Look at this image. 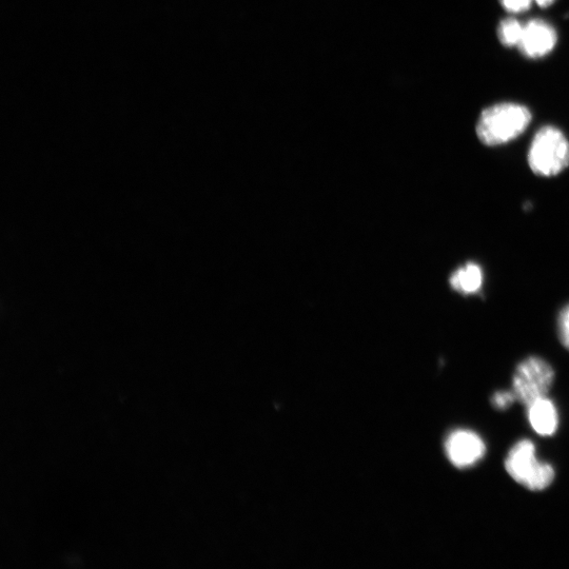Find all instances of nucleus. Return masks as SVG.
Returning <instances> with one entry per match:
<instances>
[{
    "instance_id": "f03ea898",
    "label": "nucleus",
    "mask_w": 569,
    "mask_h": 569,
    "mask_svg": "<svg viewBox=\"0 0 569 569\" xmlns=\"http://www.w3.org/2000/svg\"><path fill=\"white\" fill-rule=\"evenodd\" d=\"M532 171L543 178L560 174L569 166V142L554 126L538 130L527 155Z\"/></svg>"
},
{
    "instance_id": "ddd939ff",
    "label": "nucleus",
    "mask_w": 569,
    "mask_h": 569,
    "mask_svg": "<svg viewBox=\"0 0 569 569\" xmlns=\"http://www.w3.org/2000/svg\"><path fill=\"white\" fill-rule=\"evenodd\" d=\"M535 2L539 7L547 8L549 6H552L556 2V0H535Z\"/></svg>"
},
{
    "instance_id": "39448f33",
    "label": "nucleus",
    "mask_w": 569,
    "mask_h": 569,
    "mask_svg": "<svg viewBox=\"0 0 569 569\" xmlns=\"http://www.w3.org/2000/svg\"><path fill=\"white\" fill-rule=\"evenodd\" d=\"M446 455L458 468L472 467L483 459L486 446L472 430L459 429L451 433L445 443Z\"/></svg>"
},
{
    "instance_id": "423d86ee",
    "label": "nucleus",
    "mask_w": 569,
    "mask_h": 569,
    "mask_svg": "<svg viewBox=\"0 0 569 569\" xmlns=\"http://www.w3.org/2000/svg\"><path fill=\"white\" fill-rule=\"evenodd\" d=\"M557 41V32L551 24L542 19H533L524 25L518 49L524 56L537 60L551 53Z\"/></svg>"
},
{
    "instance_id": "0eeeda50",
    "label": "nucleus",
    "mask_w": 569,
    "mask_h": 569,
    "mask_svg": "<svg viewBox=\"0 0 569 569\" xmlns=\"http://www.w3.org/2000/svg\"><path fill=\"white\" fill-rule=\"evenodd\" d=\"M528 420L536 433L543 437L553 436L558 428V412L547 397L527 406Z\"/></svg>"
},
{
    "instance_id": "f8f14e48",
    "label": "nucleus",
    "mask_w": 569,
    "mask_h": 569,
    "mask_svg": "<svg viewBox=\"0 0 569 569\" xmlns=\"http://www.w3.org/2000/svg\"><path fill=\"white\" fill-rule=\"evenodd\" d=\"M502 7L510 13H522L531 8L533 0H500Z\"/></svg>"
},
{
    "instance_id": "7ed1b4c3",
    "label": "nucleus",
    "mask_w": 569,
    "mask_h": 569,
    "mask_svg": "<svg viewBox=\"0 0 569 569\" xmlns=\"http://www.w3.org/2000/svg\"><path fill=\"white\" fill-rule=\"evenodd\" d=\"M505 468L517 483L533 492L546 489L555 479L553 466L538 462L536 447L528 440L520 441L509 451Z\"/></svg>"
},
{
    "instance_id": "9b49d317",
    "label": "nucleus",
    "mask_w": 569,
    "mask_h": 569,
    "mask_svg": "<svg viewBox=\"0 0 569 569\" xmlns=\"http://www.w3.org/2000/svg\"><path fill=\"white\" fill-rule=\"evenodd\" d=\"M517 401L514 391H498L492 398V404L496 409L505 410Z\"/></svg>"
},
{
    "instance_id": "9d476101",
    "label": "nucleus",
    "mask_w": 569,
    "mask_h": 569,
    "mask_svg": "<svg viewBox=\"0 0 569 569\" xmlns=\"http://www.w3.org/2000/svg\"><path fill=\"white\" fill-rule=\"evenodd\" d=\"M558 335L563 346L569 350V304L560 312L558 318Z\"/></svg>"
},
{
    "instance_id": "f257e3e1",
    "label": "nucleus",
    "mask_w": 569,
    "mask_h": 569,
    "mask_svg": "<svg viewBox=\"0 0 569 569\" xmlns=\"http://www.w3.org/2000/svg\"><path fill=\"white\" fill-rule=\"evenodd\" d=\"M533 119L532 112L523 105L501 103L484 109L477 123L479 141L488 147L512 142L525 132Z\"/></svg>"
},
{
    "instance_id": "6e6552de",
    "label": "nucleus",
    "mask_w": 569,
    "mask_h": 569,
    "mask_svg": "<svg viewBox=\"0 0 569 569\" xmlns=\"http://www.w3.org/2000/svg\"><path fill=\"white\" fill-rule=\"evenodd\" d=\"M483 279L482 268L476 263H467L453 273L449 279V284L457 292L468 296V294L480 291Z\"/></svg>"
},
{
    "instance_id": "1a4fd4ad",
    "label": "nucleus",
    "mask_w": 569,
    "mask_h": 569,
    "mask_svg": "<svg viewBox=\"0 0 569 569\" xmlns=\"http://www.w3.org/2000/svg\"><path fill=\"white\" fill-rule=\"evenodd\" d=\"M523 29L524 25L519 23L517 19H503L497 31L500 43L508 48L518 47L521 42Z\"/></svg>"
},
{
    "instance_id": "20e7f679",
    "label": "nucleus",
    "mask_w": 569,
    "mask_h": 569,
    "mask_svg": "<svg viewBox=\"0 0 569 569\" xmlns=\"http://www.w3.org/2000/svg\"><path fill=\"white\" fill-rule=\"evenodd\" d=\"M555 380V371L541 358L531 357L519 364L513 379L517 401L526 407L547 397Z\"/></svg>"
}]
</instances>
